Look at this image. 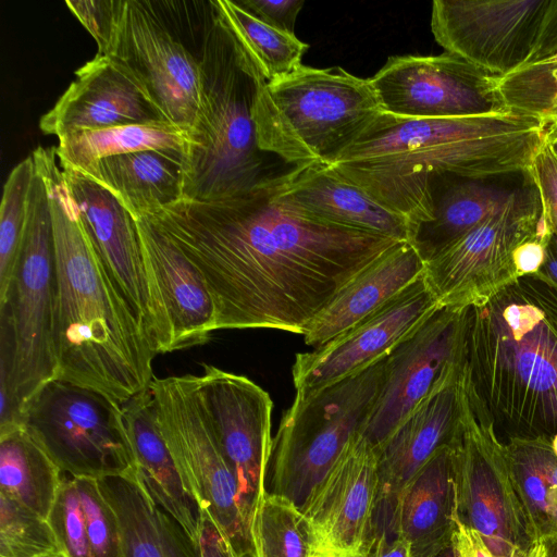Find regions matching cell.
Listing matches in <instances>:
<instances>
[{"label": "cell", "instance_id": "obj_1", "mask_svg": "<svg viewBox=\"0 0 557 557\" xmlns=\"http://www.w3.org/2000/svg\"><path fill=\"white\" fill-rule=\"evenodd\" d=\"M146 218L199 270L218 330L304 336L351 280L404 242L304 211L282 197L275 176L224 199H182Z\"/></svg>", "mask_w": 557, "mask_h": 557}, {"label": "cell", "instance_id": "obj_2", "mask_svg": "<svg viewBox=\"0 0 557 557\" xmlns=\"http://www.w3.org/2000/svg\"><path fill=\"white\" fill-rule=\"evenodd\" d=\"M546 126L544 119L513 109L442 119L381 112L329 165L405 216L411 228L432 218L431 174L487 178L525 173L544 144Z\"/></svg>", "mask_w": 557, "mask_h": 557}, {"label": "cell", "instance_id": "obj_3", "mask_svg": "<svg viewBox=\"0 0 557 557\" xmlns=\"http://www.w3.org/2000/svg\"><path fill=\"white\" fill-rule=\"evenodd\" d=\"M47 186L55 265L57 374L123 404L147 391L157 355L100 258L55 147L32 153Z\"/></svg>", "mask_w": 557, "mask_h": 557}, {"label": "cell", "instance_id": "obj_4", "mask_svg": "<svg viewBox=\"0 0 557 557\" xmlns=\"http://www.w3.org/2000/svg\"><path fill=\"white\" fill-rule=\"evenodd\" d=\"M465 380L507 440H557V285L519 277L469 309Z\"/></svg>", "mask_w": 557, "mask_h": 557}, {"label": "cell", "instance_id": "obj_5", "mask_svg": "<svg viewBox=\"0 0 557 557\" xmlns=\"http://www.w3.org/2000/svg\"><path fill=\"white\" fill-rule=\"evenodd\" d=\"M199 60L200 103L185 160L183 199L212 201L242 194L264 177L252 109L265 81L238 53L213 4Z\"/></svg>", "mask_w": 557, "mask_h": 557}, {"label": "cell", "instance_id": "obj_6", "mask_svg": "<svg viewBox=\"0 0 557 557\" xmlns=\"http://www.w3.org/2000/svg\"><path fill=\"white\" fill-rule=\"evenodd\" d=\"M381 112L369 78L301 64L261 85L252 119L259 150L297 166L333 163Z\"/></svg>", "mask_w": 557, "mask_h": 557}, {"label": "cell", "instance_id": "obj_7", "mask_svg": "<svg viewBox=\"0 0 557 557\" xmlns=\"http://www.w3.org/2000/svg\"><path fill=\"white\" fill-rule=\"evenodd\" d=\"M54 314L52 218L47 186L35 166L18 261L0 305V386L8 388L18 422L22 406L55 377Z\"/></svg>", "mask_w": 557, "mask_h": 557}, {"label": "cell", "instance_id": "obj_8", "mask_svg": "<svg viewBox=\"0 0 557 557\" xmlns=\"http://www.w3.org/2000/svg\"><path fill=\"white\" fill-rule=\"evenodd\" d=\"M386 357L322 389L296 393L274 440L272 493L302 510L349 441L362 433L384 382Z\"/></svg>", "mask_w": 557, "mask_h": 557}, {"label": "cell", "instance_id": "obj_9", "mask_svg": "<svg viewBox=\"0 0 557 557\" xmlns=\"http://www.w3.org/2000/svg\"><path fill=\"white\" fill-rule=\"evenodd\" d=\"M149 391L161 434L199 512L213 519L242 557H255L252 510L206 416L197 375L153 377Z\"/></svg>", "mask_w": 557, "mask_h": 557}, {"label": "cell", "instance_id": "obj_10", "mask_svg": "<svg viewBox=\"0 0 557 557\" xmlns=\"http://www.w3.org/2000/svg\"><path fill=\"white\" fill-rule=\"evenodd\" d=\"M20 424L64 475L103 479L137 469L122 404L97 389L52 379L22 406Z\"/></svg>", "mask_w": 557, "mask_h": 557}, {"label": "cell", "instance_id": "obj_11", "mask_svg": "<svg viewBox=\"0 0 557 557\" xmlns=\"http://www.w3.org/2000/svg\"><path fill=\"white\" fill-rule=\"evenodd\" d=\"M454 450L456 516L495 555L509 556L539 542L511 478L506 446L493 420L467 389Z\"/></svg>", "mask_w": 557, "mask_h": 557}, {"label": "cell", "instance_id": "obj_12", "mask_svg": "<svg viewBox=\"0 0 557 557\" xmlns=\"http://www.w3.org/2000/svg\"><path fill=\"white\" fill-rule=\"evenodd\" d=\"M547 225L532 183L425 263L424 276L440 305L480 306L516 282V248Z\"/></svg>", "mask_w": 557, "mask_h": 557}, {"label": "cell", "instance_id": "obj_13", "mask_svg": "<svg viewBox=\"0 0 557 557\" xmlns=\"http://www.w3.org/2000/svg\"><path fill=\"white\" fill-rule=\"evenodd\" d=\"M557 0H435L431 30L445 52L497 77L527 64Z\"/></svg>", "mask_w": 557, "mask_h": 557}, {"label": "cell", "instance_id": "obj_14", "mask_svg": "<svg viewBox=\"0 0 557 557\" xmlns=\"http://www.w3.org/2000/svg\"><path fill=\"white\" fill-rule=\"evenodd\" d=\"M138 84L163 119L193 131L200 103V60L157 1L125 0L109 55Z\"/></svg>", "mask_w": 557, "mask_h": 557}, {"label": "cell", "instance_id": "obj_15", "mask_svg": "<svg viewBox=\"0 0 557 557\" xmlns=\"http://www.w3.org/2000/svg\"><path fill=\"white\" fill-rule=\"evenodd\" d=\"M469 309L441 306L387 355L384 382L362 431L376 453L442 380L465 362Z\"/></svg>", "mask_w": 557, "mask_h": 557}, {"label": "cell", "instance_id": "obj_16", "mask_svg": "<svg viewBox=\"0 0 557 557\" xmlns=\"http://www.w3.org/2000/svg\"><path fill=\"white\" fill-rule=\"evenodd\" d=\"M498 78L467 61L440 55H393L370 79L382 112L417 119L462 117L510 109Z\"/></svg>", "mask_w": 557, "mask_h": 557}, {"label": "cell", "instance_id": "obj_17", "mask_svg": "<svg viewBox=\"0 0 557 557\" xmlns=\"http://www.w3.org/2000/svg\"><path fill=\"white\" fill-rule=\"evenodd\" d=\"M441 307L424 272L373 313L312 351L292 368L298 394H308L358 374L385 358Z\"/></svg>", "mask_w": 557, "mask_h": 557}, {"label": "cell", "instance_id": "obj_18", "mask_svg": "<svg viewBox=\"0 0 557 557\" xmlns=\"http://www.w3.org/2000/svg\"><path fill=\"white\" fill-rule=\"evenodd\" d=\"M135 221L150 298L154 352L207 343L218 329L215 307L202 275L148 218Z\"/></svg>", "mask_w": 557, "mask_h": 557}, {"label": "cell", "instance_id": "obj_19", "mask_svg": "<svg viewBox=\"0 0 557 557\" xmlns=\"http://www.w3.org/2000/svg\"><path fill=\"white\" fill-rule=\"evenodd\" d=\"M202 368V374L197 375L201 405L253 511L268 492L265 480L274 445L273 401L268 392L247 376L207 363Z\"/></svg>", "mask_w": 557, "mask_h": 557}, {"label": "cell", "instance_id": "obj_20", "mask_svg": "<svg viewBox=\"0 0 557 557\" xmlns=\"http://www.w3.org/2000/svg\"><path fill=\"white\" fill-rule=\"evenodd\" d=\"M377 497L379 455L360 432L301 511L330 557H349L361 553Z\"/></svg>", "mask_w": 557, "mask_h": 557}, {"label": "cell", "instance_id": "obj_21", "mask_svg": "<svg viewBox=\"0 0 557 557\" xmlns=\"http://www.w3.org/2000/svg\"><path fill=\"white\" fill-rule=\"evenodd\" d=\"M39 120L46 135H65L132 124L168 123L134 78L112 58L97 55Z\"/></svg>", "mask_w": 557, "mask_h": 557}, {"label": "cell", "instance_id": "obj_22", "mask_svg": "<svg viewBox=\"0 0 557 557\" xmlns=\"http://www.w3.org/2000/svg\"><path fill=\"white\" fill-rule=\"evenodd\" d=\"M62 169L100 258L151 345V306L135 219L108 189L71 168Z\"/></svg>", "mask_w": 557, "mask_h": 557}, {"label": "cell", "instance_id": "obj_23", "mask_svg": "<svg viewBox=\"0 0 557 557\" xmlns=\"http://www.w3.org/2000/svg\"><path fill=\"white\" fill-rule=\"evenodd\" d=\"M465 363L442 380L379 450L376 506L393 511L410 480L441 447L454 442L461 421Z\"/></svg>", "mask_w": 557, "mask_h": 557}, {"label": "cell", "instance_id": "obj_24", "mask_svg": "<svg viewBox=\"0 0 557 557\" xmlns=\"http://www.w3.org/2000/svg\"><path fill=\"white\" fill-rule=\"evenodd\" d=\"M472 178L434 173L429 178L432 218L409 228L408 239L424 263L483 220L504 209L531 184L529 173Z\"/></svg>", "mask_w": 557, "mask_h": 557}, {"label": "cell", "instance_id": "obj_25", "mask_svg": "<svg viewBox=\"0 0 557 557\" xmlns=\"http://www.w3.org/2000/svg\"><path fill=\"white\" fill-rule=\"evenodd\" d=\"M287 201L324 221L407 240L408 220L375 200L329 164L308 163L275 176Z\"/></svg>", "mask_w": 557, "mask_h": 557}, {"label": "cell", "instance_id": "obj_26", "mask_svg": "<svg viewBox=\"0 0 557 557\" xmlns=\"http://www.w3.org/2000/svg\"><path fill=\"white\" fill-rule=\"evenodd\" d=\"M394 524L411 557H434L453 543L457 527L451 445L441 447L398 495Z\"/></svg>", "mask_w": 557, "mask_h": 557}, {"label": "cell", "instance_id": "obj_27", "mask_svg": "<svg viewBox=\"0 0 557 557\" xmlns=\"http://www.w3.org/2000/svg\"><path fill=\"white\" fill-rule=\"evenodd\" d=\"M425 263L400 242L351 280L309 324L304 341L314 348L341 335L423 274Z\"/></svg>", "mask_w": 557, "mask_h": 557}, {"label": "cell", "instance_id": "obj_28", "mask_svg": "<svg viewBox=\"0 0 557 557\" xmlns=\"http://www.w3.org/2000/svg\"><path fill=\"white\" fill-rule=\"evenodd\" d=\"M185 160L178 151L143 150L100 159L79 173L108 189L137 220L183 199Z\"/></svg>", "mask_w": 557, "mask_h": 557}, {"label": "cell", "instance_id": "obj_29", "mask_svg": "<svg viewBox=\"0 0 557 557\" xmlns=\"http://www.w3.org/2000/svg\"><path fill=\"white\" fill-rule=\"evenodd\" d=\"M137 471L154 502L195 543L200 512L189 496L161 434L149 388L122 404Z\"/></svg>", "mask_w": 557, "mask_h": 557}, {"label": "cell", "instance_id": "obj_30", "mask_svg": "<svg viewBox=\"0 0 557 557\" xmlns=\"http://www.w3.org/2000/svg\"><path fill=\"white\" fill-rule=\"evenodd\" d=\"M98 480L117 518L124 557H199L196 544L154 502L137 469Z\"/></svg>", "mask_w": 557, "mask_h": 557}, {"label": "cell", "instance_id": "obj_31", "mask_svg": "<svg viewBox=\"0 0 557 557\" xmlns=\"http://www.w3.org/2000/svg\"><path fill=\"white\" fill-rule=\"evenodd\" d=\"M64 474L21 425L0 428V495L49 518Z\"/></svg>", "mask_w": 557, "mask_h": 557}, {"label": "cell", "instance_id": "obj_32", "mask_svg": "<svg viewBox=\"0 0 557 557\" xmlns=\"http://www.w3.org/2000/svg\"><path fill=\"white\" fill-rule=\"evenodd\" d=\"M58 139L61 165L84 172L100 159L143 150H172L187 156L190 134L169 123H152L77 132Z\"/></svg>", "mask_w": 557, "mask_h": 557}, {"label": "cell", "instance_id": "obj_33", "mask_svg": "<svg viewBox=\"0 0 557 557\" xmlns=\"http://www.w3.org/2000/svg\"><path fill=\"white\" fill-rule=\"evenodd\" d=\"M505 446L535 539L557 535V445L545 438H510Z\"/></svg>", "mask_w": 557, "mask_h": 557}, {"label": "cell", "instance_id": "obj_34", "mask_svg": "<svg viewBox=\"0 0 557 557\" xmlns=\"http://www.w3.org/2000/svg\"><path fill=\"white\" fill-rule=\"evenodd\" d=\"M216 15L240 55L272 82L294 72L309 46L295 34L260 21L236 1L212 0Z\"/></svg>", "mask_w": 557, "mask_h": 557}, {"label": "cell", "instance_id": "obj_35", "mask_svg": "<svg viewBox=\"0 0 557 557\" xmlns=\"http://www.w3.org/2000/svg\"><path fill=\"white\" fill-rule=\"evenodd\" d=\"M250 534L255 557H330L304 512L272 492L256 504Z\"/></svg>", "mask_w": 557, "mask_h": 557}, {"label": "cell", "instance_id": "obj_36", "mask_svg": "<svg viewBox=\"0 0 557 557\" xmlns=\"http://www.w3.org/2000/svg\"><path fill=\"white\" fill-rule=\"evenodd\" d=\"M35 162L28 156L10 172L0 207V305L7 298L18 261Z\"/></svg>", "mask_w": 557, "mask_h": 557}, {"label": "cell", "instance_id": "obj_37", "mask_svg": "<svg viewBox=\"0 0 557 557\" xmlns=\"http://www.w3.org/2000/svg\"><path fill=\"white\" fill-rule=\"evenodd\" d=\"M0 557H66L49 519L0 495Z\"/></svg>", "mask_w": 557, "mask_h": 557}, {"label": "cell", "instance_id": "obj_38", "mask_svg": "<svg viewBox=\"0 0 557 557\" xmlns=\"http://www.w3.org/2000/svg\"><path fill=\"white\" fill-rule=\"evenodd\" d=\"M48 519L66 557H91L75 478L64 475Z\"/></svg>", "mask_w": 557, "mask_h": 557}, {"label": "cell", "instance_id": "obj_39", "mask_svg": "<svg viewBox=\"0 0 557 557\" xmlns=\"http://www.w3.org/2000/svg\"><path fill=\"white\" fill-rule=\"evenodd\" d=\"M65 3L95 39L98 46L97 55L109 57L116 41L125 0H81Z\"/></svg>", "mask_w": 557, "mask_h": 557}, {"label": "cell", "instance_id": "obj_40", "mask_svg": "<svg viewBox=\"0 0 557 557\" xmlns=\"http://www.w3.org/2000/svg\"><path fill=\"white\" fill-rule=\"evenodd\" d=\"M528 173L539 193L543 216L557 236V161L545 140L533 158Z\"/></svg>", "mask_w": 557, "mask_h": 557}, {"label": "cell", "instance_id": "obj_41", "mask_svg": "<svg viewBox=\"0 0 557 557\" xmlns=\"http://www.w3.org/2000/svg\"><path fill=\"white\" fill-rule=\"evenodd\" d=\"M362 557H411V545L401 536L389 516L373 515Z\"/></svg>", "mask_w": 557, "mask_h": 557}, {"label": "cell", "instance_id": "obj_42", "mask_svg": "<svg viewBox=\"0 0 557 557\" xmlns=\"http://www.w3.org/2000/svg\"><path fill=\"white\" fill-rule=\"evenodd\" d=\"M240 7L265 24L294 34L295 22L304 0H240Z\"/></svg>", "mask_w": 557, "mask_h": 557}, {"label": "cell", "instance_id": "obj_43", "mask_svg": "<svg viewBox=\"0 0 557 557\" xmlns=\"http://www.w3.org/2000/svg\"><path fill=\"white\" fill-rule=\"evenodd\" d=\"M453 543L459 557H546V549L542 541L536 542L529 549H520L509 556L495 555L486 547L475 531L465 527L458 520Z\"/></svg>", "mask_w": 557, "mask_h": 557}, {"label": "cell", "instance_id": "obj_44", "mask_svg": "<svg viewBox=\"0 0 557 557\" xmlns=\"http://www.w3.org/2000/svg\"><path fill=\"white\" fill-rule=\"evenodd\" d=\"M195 544L199 557H242L220 527L202 511Z\"/></svg>", "mask_w": 557, "mask_h": 557}, {"label": "cell", "instance_id": "obj_45", "mask_svg": "<svg viewBox=\"0 0 557 557\" xmlns=\"http://www.w3.org/2000/svg\"><path fill=\"white\" fill-rule=\"evenodd\" d=\"M553 234L547 225L536 236L520 244L513 252V263L519 277L540 271L545 257V247Z\"/></svg>", "mask_w": 557, "mask_h": 557}, {"label": "cell", "instance_id": "obj_46", "mask_svg": "<svg viewBox=\"0 0 557 557\" xmlns=\"http://www.w3.org/2000/svg\"><path fill=\"white\" fill-rule=\"evenodd\" d=\"M537 274H541L557 285V236L554 234L550 235L547 242L544 262Z\"/></svg>", "mask_w": 557, "mask_h": 557}, {"label": "cell", "instance_id": "obj_47", "mask_svg": "<svg viewBox=\"0 0 557 557\" xmlns=\"http://www.w3.org/2000/svg\"><path fill=\"white\" fill-rule=\"evenodd\" d=\"M545 120L547 123L557 122V72L554 73L549 82L546 97Z\"/></svg>", "mask_w": 557, "mask_h": 557}, {"label": "cell", "instance_id": "obj_48", "mask_svg": "<svg viewBox=\"0 0 557 557\" xmlns=\"http://www.w3.org/2000/svg\"><path fill=\"white\" fill-rule=\"evenodd\" d=\"M545 145L557 161V122H549L545 132Z\"/></svg>", "mask_w": 557, "mask_h": 557}, {"label": "cell", "instance_id": "obj_49", "mask_svg": "<svg viewBox=\"0 0 557 557\" xmlns=\"http://www.w3.org/2000/svg\"><path fill=\"white\" fill-rule=\"evenodd\" d=\"M546 549V557H557V535H550L540 540Z\"/></svg>", "mask_w": 557, "mask_h": 557}, {"label": "cell", "instance_id": "obj_50", "mask_svg": "<svg viewBox=\"0 0 557 557\" xmlns=\"http://www.w3.org/2000/svg\"><path fill=\"white\" fill-rule=\"evenodd\" d=\"M434 557H459L458 550L454 543L443 548Z\"/></svg>", "mask_w": 557, "mask_h": 557}, {"label": "cell", "instance_id": "obj_51", "mask_svg": "<svg viewBox=\"0 0 557 557\" xmlns=\"http://www.w3.org/2000/svg\"><path fill=\"white\" fill-rule=\"evenodd\" d=\"M349 557H362L360 554L358 555H354V556H349Z\"/></svg>", "mask_w": 557, "mask_h": 557}]
</instances>
